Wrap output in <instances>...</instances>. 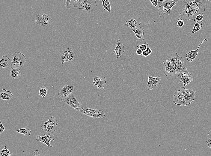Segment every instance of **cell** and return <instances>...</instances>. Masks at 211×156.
Returning <instances> with one entry per match:
<instances>
[{
    "instance_id": "cell-13",
    "label": "cell",
    "mask_w": 211,
    "mask_h": 156,
    "mask_svg": "<svg viewBox=\"0 0 211 156\" xmlns=\"http://www.w3.org/2000/svg\"><path fill=\"white\" fill-rule=\"evenodd\" d=\"M74 91V86L65 85L58 93V95L60 99L64 101L66 98Z\"/></svg>"
},
{
    "instance_id": "cell-39",
    "label": "cell",
    "mask_w": 211,
    "mask_h": 156,
    "mask_svg": "<svg viewBox=\"0 0 211 156\" xmlns=\"http://www.w3.org/2000/svg\"><path fill=\"white\" fill-rule=\"evenodd\" d=\"M34 156H40L39 152L37 150H35L34 152Z\"/></svg>"
},
{
    "instance_id": "cell-9",
    "label": "cell",
    "mask_w": 211,
    "mask_h": 156,
    "mask_svg": "<svg viewBox=\"0 0 211 156\" xmlns=\"http://www.w3.org/2000/svg\"><path fill=\"white\" fill-rule=\"evenodd\" d=\"M52 19L48 15L44 13L38 14L35 17L36 24L43 27H46L52 21Z\"/></svg>"
},
{
    "instance_id": "cell-28",
    "label": "cell",
    "mask_w": 211,
    "mask_h": 156,
    "mask_svg": "<svg viewBox=\"0 0 211 156\" xmlns=\"http://www.w3.org/2000/svg\"><path fill=\"white\" fill-rule=\"evenodd\" d=\"M48 92V89L44 86L42 87L39 88V94L44 98Z\"/></svg>"
},
{
    "instance_id": "cell-30",
    "label": "cell",
    "mask_w": 211,
    "mask_h": 156,
    "mask_svg": "<svg viewBox=\"0 0 211 156\" xmlns=\"http://www.w3.org/2000/svg\"><path fill=\"white\" fill-rule=\"evenodd\" d=\"M152 52V50L149 47L142 52V55L144 57H146L149 56Z\"/></svg>"
},
{
    "instance_id": "cell-22",
    "label": "cell",
    "mask_w": 211,
    "mask_h": 156,
    "mask_svg": "<svg viewBox=\"0 0 211 156\" xmlns=\"http://www.w3.org/2000/svg\"><path fill=\"white\" fill-rule=\"evenodd\" d=\"M132 30L134 32L138 40L142 41L144 40V30L142 27H139L136 29H132Z\"/></svg>"
},
{
    "instance_id": "cell-26",
    "label": "cell",
    "mask_w": 211,
    "mask_h": 156,
    "mask_svg": "<svg viewBox=\"0 0 211 156\" xmlns=\"http://www.w3.org/2000/svg\"><path fill=\"white\" fill-rule=\"evenodd\" d=\"M103 5V8L104 10H107L109 13L111 12V5L109 2L108 0H102Z\"/></svg>"
},
{
    "instance_id": "cell-6",
    "label": "cell",
    "mask_w": 211,
    "mask_h": 156,
    "mask_svg": "<svg viewBox=\"0 0 211 156\" xmlns=\"http://www.w3.org/2000/svg\"><path fill=\"white\" fill-rule=\"evenodd\" d=\"M11 60L13 68L22 67L25 64L26 60L25 56L20 52H16L12 54Z\"/></svg>"
},
{
    "instance_id": "cell-1",
    "label": "cell",
    "mask_w": 211,
    "mask_h": 156,
    "mask_svg": "<svg viewBox=\"0 0 211 156\" xmlns=\"http://www.w3.org/2000/svg\"><path fill=\"white\" fill-rule=\"evenodd\" d=\"M183 2L185 3V7L179 15L180 17L183 20H194L197 15L203 13L205 11L206 3L203 0Z\"/></svg>"
},
{
    "instance_id": "cell-27",
    "label": "cell",
    "mask_w": 211,
    "mask_h": 156,
    "mask_svg": "<svg viewBox=\"0 0 211 156\" xmlns=\"http://www.w3.org/2000/svg\"><path fill=\"white\" fill-rule=\"evenodd\" d=\"M12 154L7 148V146H5L1 150L0 152V156H10Z\"/></svg>"
},
{
    "instance_id": "cell-42",
    "label": "cell",
    "mask_w": 211,
    "mask_h": 156,
    "mask_svg": "<svg viewBox=\"0 0 211 156\" xmlns=\"http://www.w3.org/2000/svg\"><path fill=\"white\" fill-rule=\"evenodd\" d=\"M207 2H211V0H207Z\"/></svg>"
},
{
    "instance_id": "cell-33",
    "label": "cell",
    "mask_w": 211,
    "mask_h": 156,
    "mask_svg": "<svg viewBox=\"0 0 211 156\" xmlns=\"http://www.w3.org/2000/svg\"><path fill=\"white\" fill-rule=\"evenodd\" d=\"M72 4L74 7H78L79 5L81 4V3L79 0H72Z\"/></svg>"
},
{
    "instance_id": "cell-23",
    "label": "cell",
    "mask_w": 211,
    "mask_h": 156,
    "mask_svg": "<svg viewBox=\"0 0 211 156\" xmlns=\"http://www.w3.org/2000/svg\"><path fill=\"white\" fill-rule=\"evenodd\" d=\"M10 75L13 79H18L21 76L20 69L19 68H13L10 69Z\"/></svg>"
},
{
    "instance_id": "cell-34",
    "label": "cell",
    "mask_w": 211,
    "mask_h": 156,
    "mask_svg": "<svg viewBox=\"0 0 211 156\" xmlns=\"http://www.w3.org/2000/svg\"><path fill=\"white\" fill-rule=\"evenodd\" d=\"M0 121V133L1 134L5 130V128L2 124L1 120Z\"/></svg>"
},
{
    "instance_id": "cell-29",
    "label": "cell",
    "mask_w": 211,
    "mask_h": 156,
    "mask_svg": "<svg viewBox=\"0 0 211 156\" xmlns=\"http://www.w3.org/2000/svg\"><path fill=\"white\" fill-rule=\"evenodd\" d=\"M204 18V14L203 13L199 14L197 15L194 20L196 22H201L203 21Z\"/></svg>"
},
{
    "instance_id": "cell-17",
    "label": "cell",
    "mask_w": 211,
    "mask_h": 156,
    "mask_svg": "<svg viewBox=\"0 0 211 156\" xmlns=\"http://www.w3.org/2000/svg\"><path fill=\"white\" fill-rule=\"evenodd\" d=\"M141 20L140 18L138 17L132 18L129 20L126 21L125 25L133 30L138 28L141 25Z\"/></svg>"
},
{
    "instance_id": "cell-19",
    "label": "cell",
    "mask_w": 211,
    "mask_h": 156,
    "mask_svg": "<svg viewBox=\"0 0 211 156\" xmlns=\"http://www.w3.org/2000/svg\"><path fill=\"white\" fill-rule=\"evenodd\" d=\"M208 40L205 38L202 41L199 45L197 49L195 50H192L187 53L186 54V59L189 62H192L196 57L198 53V50L201 44L205 41H207Z\"/></svg>"
},
{
    "instance_id": "cell-18",
    "label": "cell",
    "mask_w": 211,
    "mask_h": 156,
    "mask_svg": "<svg viewBox=\"0 0 211 156\" xmlns=\"http://www.w3.org/2000/svg\"><path fill=\"white\" fill-rule=\"evenodd\" d=\"M117 43L113 54L117 55V59L121 57L122 54L124 52V46L119 39L117 40Z\"/></svg>"
},
{
    "instance_id": "cell-41",
    "label": "cell",
    "mask_w": 211,
    "mask_h": 156,
    "mask_svg": "<svg viewBox=\"0 0 211 156\" xmlns=\"http://www.w3.org/2000/svg\"><path fill=\"white\" fill-rule=\"evenodd\" d=\"M158 0V3H161V4L163 3V2L166 1V0Z\"/></svg>"
},
{
    "instance_id": "cell-12",
    "label": "cell",
    "mask_w": 211,
    "mask_h": 156,
    "mask_svg": "<svg viewBox=\"0 0 211 156\" xmlns=\"http://www.w3.org/2000/svg\"><path fill=\"white\" fill-rule=\"evenodd\" d=\"M180 76L181 77L180 82H182L183 84V87L190 83L193 80L191 74L188 71L186 67H183L180 72Z\"/></svg>"
},
{
    "instance_id": "cell-4",
    "label": "cell",
    "mask_w": 211,
    "mask_h": 156,
    "mask_svg": "<svg viewBox=\"0 0 211 156\" xmlns=\"http://www.w3.org/2000/svg\"><path fill=\"white\" fill-rule=\"evenodd\" d=\"M179 0H168L163 2L158 7L159 16L162 18H165L167 16L170 15L171 10L174 6L176 5Z\"/></svg>"
},
{
    "instance_id": "cell-37",
    "label": "cell",
    "mask_w": 211,
    "mask_h": 156,
    "mask_svg": "<svg viewBox=\"0 0 211 156\" xmlns=\"http://www.w3.org/2000/svg\"><path fill=\"white\" fill-rule=\"evenodd\" d=\"M206 142L208 144V146L211 148V139L207 137Z\"/></svg>"
},
{
    "instance_id": "cell-25",
    "label": "cell",
    "mask_w": 211,
    "mask_h": 156,
    "mask_svg": "<svg viewBox=\"0 0 211 156\" xmlns=\"http://www.w3.org/2000/svg\"><path fill=\"white\" fill-rule=\"evenodd\" d=\"M202 27V23L201 22H196L194 24L191 34L192 35L200 30Z\"/></svg>"
},
{
    "instance_id": "cell-11",
    "label": "cell",
    "mask_w": 211,
    "mask_h": 156,
    "mask_svg": "<svg viewBox=\"0 0 211 156\" xmlns=\"http://www.w3.org/2000/svg\"><path fill=\"white\" fill-rule=\"evenodd\" d=\"M81 7L78 9H82L90 12L95 9L97 6L95 0H85L81 3Z\"/></svg>"
},
{
    "instance_id": "cell-16",
    "label": "cell",
    "mask_w": 211,
    "mask_h": 156,
    "mask_svg": "<svg viewBox=\"0 0 211 156\" xmlns=\"http://www.w3.org/2000/svg\"><path fill=\"white\" fill-rule=\"evenodd\" d=\"M148 82L147 85V89L148 90H151L154 88V86H156L158 84L160 83L161 78L160 76L156 77H152L149 75Z\"/></svg>"
},
{
    "instance_id": "cell-35",
    "label": "cell",
    "mask_w": 211,
    "mask_h": 156,
    "mask_svg": "<svg viewBox=\"0 0 211 156\" xmlns=\"http://www.w3.org/2000/svg\"><path fill=\"white\" fill-rule=\"evenodd\" d=\"M72 0H67L65 2V7H66L68 8H70L71 7V4H70V2H71Z\"/></svg>"
},
{
    "instance_id": "cell-38",
    "label": "cell",
    "mask_w": 211,
    "mask_h": 156,
    "mask_svg": "<svg viewBox=\"0 0 211 156\" xmlns=\"http://www.w3.org/2000/svg\"><path fill=\"white\" fill-rule=\"evenodd\" d=\"M143 51L141 49L138 48L136 51V53L138 55L142 54Z\"/></svg>"
},
{
    "instance_id": "cell-2",
    "label": "cell",
    "mask_w": 211,
    "mask_h": 156,
    "mask_svg": "<svg viewBox=\"0 0 211 156\" xmlns=\"http://www.w3.org/2000/svg\"><path fill=\"white\" fill-rule=\"evenodd\" d=\"M165 70L164 74L172 78L178 77L184 64L183 57L179 56L176 52L172 53L171 56L163 61Z\"/></svg>"
},
{
    "instance_id": "cell-40",
    "label": "cell",
    "mask_w": 211,
    "mask_h": 156,
    "mask_svg": "<svg viewBox=\"0 0 211 156\" xmlns=\"http://www.w3.org/2000/svg\"><path fill=\"white\" fill-rule=\"evenodd\" d=\"M208 138L211 139V130L208 131L207 133Z\"/></svg>"
},
{
    "instance_id": "cell-31",
    "label": "cell",
    "mask_w": 211,
    "mask_h": 156,
    "mask_svg": "<svg viewBox=\"0 0 211 156\" xmlns=\"http://www.w3.org/2000/svg\"><path fill=\"white\" fill-rule=\"evenodd\" d=\"M149 47V44L146 42H145L144 44H139L137 47L143 51L145 50L147 48Z\"/></svg>"
},
{
    "instance_id": "cell-5",
    "label": "cell",
    "mask_w": 211,
    "mask_h": 156,
    "mask_svg": "<svg viewBox=\"0 0 211 156\" xmlns=\"http://www.w3.org/2000/svg\"><path fill=\"white\" fill-rule=\"evenodd\" d=\"M48 119V121L44 122L41 126V129L42 130L51 134L57 129L58 122L54 116L49 118Z\"/></svg>"
},
{
    "instance_id": "cell-32",
    "label": "cell",
    "mask_w": 211,
    "mask_h": 156,
    "mask_svg": "<svg viewBox=\"0 0 211 156\" xmlns=\"http://www.w3.org/2000/svg\"><path fill=\"white\" fill-rule=\"evenodd\" d=\"M177 27L181 28L184 25V22L183 20L180 18H179L176 22Z\"/></svg>"
},
{
    "instance_id": "cell-20",
    "label": "cell",
    "mask_w": 211,
    "mask_h": 156,
    "mask_svg": "<svg viewBox=\"0 0 211 156\" xmlns=\"http://www.w3.org/2000/svg\"><path fill=\"white\" fill-rule=\"evenodd\" d=\"M11 59L7 56H3L0 58V67L9 70L12 67Z\"/></svg>"
},
{
    "instance_id": "cell-24",
    "label": "cell",
    "mask_w": 211,
    "mask_h": 156,
    "mask_svg": "<svg viewBox=\"0 0 211 156\" xmlns=\"http://www.w3.org/2000/svg\"><path fill=\"white\" fill-rule=\"evenodd\" d=\"M15 131L19 133L24 134L27 137H29L31 133V130L28 128H21L16 130Z\"/></svg>"
},
{
    "instance_id": "cell-21",
    "label": "cell",
    "mask_w": 211,
    "mask_h": 156,
    "mask_svg": "<svg viewBox=\"0 0 211 156\" xmlns=\"http://www.w3.org/2000/svg\"><path fill=\"white\" fill-rule=\"evenodd\" d=\"M13 95L10 91L3 89L0 92V98L6 100H10Z\"/></svg>"
},
{
    "instance_id": "cell-14",
    "label": "cell",
    "mask_w": 211,
    "mask_h": 156,
    "mask_svg": "<svg viewBox=\"0 0 211 156\" xmlns=\"http://www.w3.org/2000/svg\"><path fill=\"white\" fill-rule=\"evenodd\" d=\"M93 78L92 85L96 88V91H100L103 89L106 82V77H100L94 75Z\"/></svg>"
},
{
    "instance_id": "cell-36",
    "label": "cell",
    "mask_w": 211,
    "mask_h": 156,
    "mask_svg": "<svg viewBox=\"0 0 211 156\" xmlns=\"http://www.w3.org/2000/svg\"><path fill=\"white\" fill-rule=\"evenodd\" d=\"M151 4L153 5L156 7H157V6L158 4V0H150Z\"/></svg>"
},
{
    "instance_id": "cell-7",
    "label": "cell",
    "mask_w": 211,
    "mask_h": 156,
    "mask_svg": "<svg viewBox=\"0 0 211 156\" xmlns=\"http://www.w3.org/2000/svg\"><path fill=\"white\" fill-rule=\"evenodd\" d=\"M60 56L61 57V62L62 64L65 62H72L75 60L74 53L72 50L70 48L63 49L61 52Z\"/></svg>"
},
{
    "instance_id": "cell-3",
    "label": "cell",
    "mask_w": 211,
    "mask_h": 156,
    "mask_svg": "<svg viewBox=\"0 0 211 156\" xmlns=\"http://www.w3.org/2000/svg\"><path fill=\"white\" fill-rule=\"evenodd\" d=\"M196 93L191 88L187 89L182 87L178 90L177 94L174 95L173 102L177 105H188L193 102Z\"/></svg>"
},
{
    "instance_id": "cell-10",
    "label": "cell",
    "mask_w": 211,
    "mask_h": 156,
    "mask_svg": "<svg viewBox=\"0 0 211 156\" xmlns=\"http://www.w3.org/2000/svg\"><path fill=\"white\" fill-rule=\"evenodd\" d=\"M79 112L87 116L93 118H104L105 116L103 111L89 108H84Z\"/></svg>"
},
{
    "instance_id": "cell-8",
    "label": "cell",
    "mask_w": 211,
    "mask_h": 156,
    "mask_svg": "<svg viewBox=\"0 0 211 156\" xmlns=\"http://www.w3.org/2000/svg\"><path fill=\"white\" fill-rule=\"evenodd\" d=\"M64 102L76 111H79L84 108L82 105L78 101L75 95L73 93L69 95Z\"/></svg>"
},
{
    "instance_id": "cell-15",
    "label": "cell",
    "mask_w": 211,
    "mask_h": 156,
    "mask_svg": "<svg viewBox=\"0 0 211 156\" xmlns=\"http://www.w3.org/2000/svg\"><path fill=\"white\" fill-rule=\"evenodd\" d=\"M54 140V135L48 133L44 134L43 136L37 135L36 138L37 141H39L42 143L46 144L48 147H53L50 142L53 141Z\"/></svg>"
}]
</instances>
